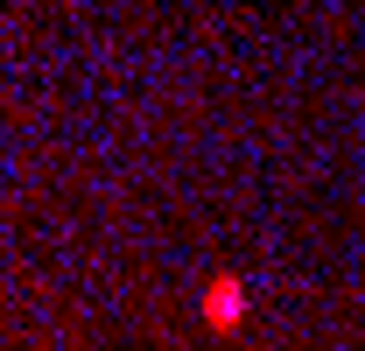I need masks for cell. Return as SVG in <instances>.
Segmentation results:
<instances>
[{
	"label": "cell",
	"mask_w": 365,
	"mask_h": 351,
	"mask_svg": "<svg viewBox=\"0 0 365 351\" xmlns=\"http://www.w3.org/2000/svg\"><path fill=\"white\" fill-rule=\"evenodd\" d=\"M239 316H246V281L239 274H211L204 281V323L211 330H239Z\"/></svg>",
	"instance_id": "obj_1"
}]
</instances>
